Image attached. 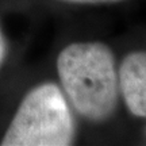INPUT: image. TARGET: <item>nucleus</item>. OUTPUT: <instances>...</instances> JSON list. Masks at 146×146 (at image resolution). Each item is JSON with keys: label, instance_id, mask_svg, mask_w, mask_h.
I'll return each instance as SVG.
<instances>
[{"label": "nucleus", "instance_id": "obj_6", "mask_svg": "<svg viewBox=\"0 0 146 146\" xmlns=\"http://www.w3.org/2000/svg\"><path fill=\"white\" fill-rule=\"evenodd\" d=\"M145 134H146V127H145Z\"/></svg>", "mask_w": 146, "mask_h": 146}, {"label": "nucleus", "instance_id": "obj_3", "mask_svg": "<svg viewBox=\"0 0 146 146\" xmlns=\"http://www.w3.org/2000/svg\"><path fill=\"white\" fill-rule=\"evenodd\" d=\"M118 77L130 114L146 118V52L129 53L120 64Z\"/></svg>", "mask_w": 146, "mask_h": 146}, {"label": "nucleus", "instance_id": "obj_4", "mask_svg": "<svg viewBox=\"0 0 146 146\" xmlns=\"http://www.w3.org/2000/svg\"><path fill=\"white\" fill-rule=\"evenodd\" d=\"M68 3H77V4H102V3H118L123 0H62Z\"/></svg>", "mask_w": 146, "mask_h": 146}, {"label": "nucleus", "instance_id": "obj_5", "mask_svg": "<svg viewBox=\"0 0 146 146\" xmlns=\"http://www.w3.org/2000/svg\"><path fill=\"white\" fill-rule=\"evenodd\" d=\"M4 57H5V39L4 35H3V31L0 29V69H1V65H3Z\"/></svg>", "mask_w": 146, "mask_h": 146}, {"label": "nucleus", "instance_id": "obj_1", "mask_svg": "<svg viewBox=\"0 0 146 146\" xmlns=\"http://www.w3.org/2000/svg\"><path fill=\"white\" fill-rule=\"evenodd\" d=\"M58 77L73 108L91 122L110 119L118 107L119 77L103 42H74L57 57Z\"/></svg>", "mask_w": 146, "mask_h": 146}, {"label": "nucleus", "instance_id": "obj_2", "mask_svg": "<svg viewBox=\"0 0 146 146\" xmlns=\"http://www.w3.org/2000/svg\"><path fill=\"white\" fill-rule=\"evenodd\" d=\"M74 135V120L62 89L43 83L23 98L0 145L68 146Z\"/></svg>", "mask_w": 146, "mask_h": 146}]
</instances>
